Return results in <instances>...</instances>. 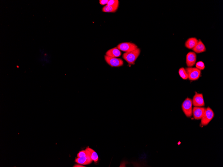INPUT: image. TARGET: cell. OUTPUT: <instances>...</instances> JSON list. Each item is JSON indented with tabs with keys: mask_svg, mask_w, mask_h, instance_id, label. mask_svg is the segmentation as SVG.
Returning <instances> with one entry per match:
<instances>
[{
	"mask_svg": "<svg viewBox=\"0 0 223 167\" xmlns=\"http://www.w3.org/2000/svg\"><path fill=\"white\" fill-rule=\"evenodd\" d=\"M139 48L130 52H125L123 55V58L130 64L134 65L137 59L140 54Z\"/></svg>",
	"mask_w": 223,
	"mask_h": 167,
	"instance_id": "obj_1",
	"label": "cell"
},
{
	"mask_svg": "<svg viewBox=\"0 0 223 167\" xmlns=\"http://www.w3.org/2000/svg\"><path fill=\"white\" fill-rule=\"evenodd\" d=\"M192 103L191 99L187 98L182 105V108L185 116L191 117L192 115Z\"/></svg>",
	"mask_w": 223,
	"mask_h": 167,
	"instance_id": "obj_2",
	"label": "cell"
},
{
	"mask_svg": "<svg viewBox=\"0 0 223 167\" xmlns=\"http://www.w3.org/2000/svg\"><path fill=\"white\" fill-rule=\"evenodd\" d=\"M188 74V79L191 81H195L200 78L201 71L195 67H188L186 68Z\"/></svg>",
	"mask_w": 223,
	"mask_h": 167,
	"instance_id": "obj_3",
	"label": "cell"
},
{
	"mask_svg": "<svg viewBox=\"0 0 223 167\" xmlns=\"http://www.w3.org/2000/svg\"><path fill=\"white\" fill-rule=\"evenodd\" d=\"M214 114L212 109L209 107L206 108L204 115L201 119V125L202 126L207 125L213 119Z\"/></svg>",
	"mask_w": 223,
	"mask_h": 167,
	"instance_id": "obj_4",
	"label": "cell"
},
{
	"mask_svg": "<svg viewBox=\"0 0 223 167\" xmlns=\"http://www.w3.org/2000/svg\"><path fill=\"white\" fill-rule=\"evenodd\" d=\"M120 51L125 52L134 51L138 48L137 46L134 43H120L117 47Z\"/></svg>",
	"mask_w": 223,
	"mask_h": 167,
	"instance_id": "obj_5",
	"label": "cell"
},
{
	"mask_svg": "<svg viewBox=\"0 0 223 167\" xmlns=\"http://www.w3.org/2000/svg\"><path fill=\"white\" fill-rule=\"evenodd\" d=\"M105 59L109 65L113 67H120L124 64L123 60L120 59L105 55Z\"/></svg>",
	"mask_w": 223,
	"mask_h": 167,
	"instance_id": "obj_6",
	"label": "cell"
},
{
	"mask_svg": "<svg viewBox=\"0 0 223 167\" xmlns=\"http://www.w3.org/2000/svg\"><path fill=\"white\" fill-rule=\"evenodd\" d=\"M192 104L195 107H202L205 105L203 96L202 94L196 92L192 100Z\"/></svg>",
	"mask_w": 223,
	"mask_h": 167,
	"instance_id": "obj_7",
	"label": "cell"
},
{
	"mask_svg": "<svg viewBox=\"0 0 223 167\" xmlns=\"http://www.w3.org/2000/svg\"><path fill=\"white\" fill-rule=\"evenodd\" d=\"M197 56L195 52H190L186 56V64L188 67H192L196 63Z\"/></svg>",
	"mask_w": 223,
	"mask_h": 167,
	"instance_id": "obj_8",
	"label": "cell"
},
{
	"mask_svg": "<svg viewBox=\"0 0 223 167\" xmlns=\"http://www.w3.org/2000/svg\"><path fill=\"white\" fill-rule=\"evenodd\" d=\"M206 108L201 107H194L192 109V115L194 119L201 120L204 115Z\"/></svg>",
	"mask_w": 223,
	"mask_h": 167,
	"instance_id": "obj_9",
	"label": "cell"
},
{
	"mask_svg": "<svg viewBox=\"0 0 223 167\" xmlns=\"http://www.w3.org/2000/svg\"><path fill=\"white\" fill-rule=\"evenodd\" d=\"M77 163L82 165H88L91 163L93 161L90 156L82 157L76 158L75 160Z\"/></svg>",
	"mask_w": 223,
	"mask_h": 167,
	"instance_id": "obj_10",
	"label": "cell"
},
{
	"mask_svg": "<svg viewBox=\"0 0 223 167\" xmlns=\"http://www.w3.org/2000/svg\"><path fill=\"white\" fill-rule=\"evenodd\" d=\"M192 50L196 53L200 54L205 52L206 51V48L203 43L200 39H199L196 46Z\"/></svg>",
	"mask_w": 223,
	"mask_h": 167,
	"instance_id": "obj_11",
	"label": "cell"
},
{
	"mask_svg": "<svg viewBox=\"0 0 223 167\" xmlns=\"http://www.w3.org/2000/svg\"><path fill=\"white\" fill-rule=\"evenodd\" d=\"M122 55L121 51L116 47H114L109 50L107 51L106 55L112 57V58H117L119 57Z\"/></svg>",
	"mask_w": 223,
	"mask_h": 167,
	"instance_id": "obj_12",
	"label": "cell"
},
{
	"mask_svg": "<svg viewBox=\"0 0 223 167\" xmlns=\"http://www.w3.org/2000/svg\"><path fill=\"white\" fill-rule=\"evenodd\" d=\"M198 40L196 38H189L186 41L185 46L189 50H192L196 46Z\"/></svg>",
	"mask_w": 223,
	"mask_h": 167,
	"instance_id": "obj_13",
	"label": "cell"
},
{
	"mask_svg": "<svg viewBox=\"0 0 223 167\" xmlns=\"http://www.w3.org/2000/svg\"><path fill=\"white\" fill-rule=\"evenodd\" d=\"M88 151L89 155L90 156L93 161L96 162L99 160V157L98 154L95 150L90 147H87L86 149Z\"/></svg>",
	"mask_w": 223,
	"mask_h": 167,
	"instance_id": "obj_14",
	"label": "cell"
},
{
	"mask_svg": "<svg viewBox=\"0 0 223 167\" xmlns=\"http://www.w3.org/2000/svg\"><path fill=\"white\" fill-rule=\"evenodd\" d=\"M118 7L106 5L102 9V11L105 13H114Z\"/></svg>",
	"mask_w": 223,
	"mask_h": 167,
	"instance_id": "obj_15",
	"label": "cell"
},
{
	"mask_svg": "<svg viewBox=\"0 0 223 167\" xmlns=\"http://www.w3.org/2000/svg\"><path fill=\"white\" fill-rule=\"evenodd\" d=\"M178 72L180 75L182 79L184 80L188 79V74L186 69L184 67H181L179 69Z\"/></svg>",
	"mask_w": 223,
	"mask_h": 167,
	"instance_id": "obj_16",
	"label": "cell"
},
{
	"mask_svg": "<svg viewBox=\"0 0 223 167\" xmlns=\"http://www.w3.org/2000/svg\"><path fill=\"white\" fill-rule=\"evenodd\" d=\"M40 51L41 53V56L39 59V60L42 63H45V62H47V55L46 53L43 50L42 51L40 50Z\"/></svg>",
	"mask_w": 223,
	"mask_h": 167,
	"instance_id": "obj_17",
	"label": "cell"
},
{
	"mask_svg": "<svg viewBox=\"0 0 223 167\" xmlns=\"http://www.w3.org/2000/svg\"><path fill=\"white\" fill-rule=\"evenodd\" d=\"M107 5L114 7H118L119 1L118 0H109Z\"/></svg>",
	"mask_w": 223,
	"mask_h": 167,
	"instance_id": "obj_18",
	"label": "cell"
},
{
	"mask_svg": "<svg viewBox=\"0 0 223 167\" xmlns=\"http://www.w3.org/2000/svg\"><path fill=\"white\" fill-rule=\"evenodd\" d=\"M196 68L200 71L203 70L205 68L204 63L202 61H200L196 63Z\"/></svg>",
	"mask_w": 223,
	"mask_h": 167,
	"instance_id": "obj_19",
	"label": "cell"
},
{
	"mask_svg": "<svg viewBox=\"0 0 223 167\" xmlns=\"http://www.w3.org/2000/svg\"><path fill=\"white\" fill-rule=\"evenodd\" d=\"M89 153L87 149L83 150L80 152L77 155V157H82L87 156L88 155Z\"/></svg>",
	"mask_w": 223,
	"mask_h": 167,
	"instance_id": "obj_20",
	"label": "cell"
},
{
	"mask_svg": "<svg viewBox=\"0 0 223 167\" xmlns=\"http://www.w3.org/2000/svg\"><path fill=\"white\" fill-rule=\"evenodd\" d=\"M109 2L108 0H100L99 3L100 5H107Z\"/></svg>",
	"mask_w": 223,
	"mask_h": 167,
	"instance_id": "obj_21",
	"label": "cell"
},
{
	"mask_svg": "<svg viewBox=\"0 0 223 167\" xmlns=\"http://www.w3.org/2000/svg\"><path fill=\"white\" fill-rule=\"evenodd\" d=\"M73 167H85V166H84L80 165H75Z\"/></svg>",
	"mask_w": 223,
	"mask_h": 167,
	"instance_id": "obj_22",
	"label": "cell"
}]
</instances>
